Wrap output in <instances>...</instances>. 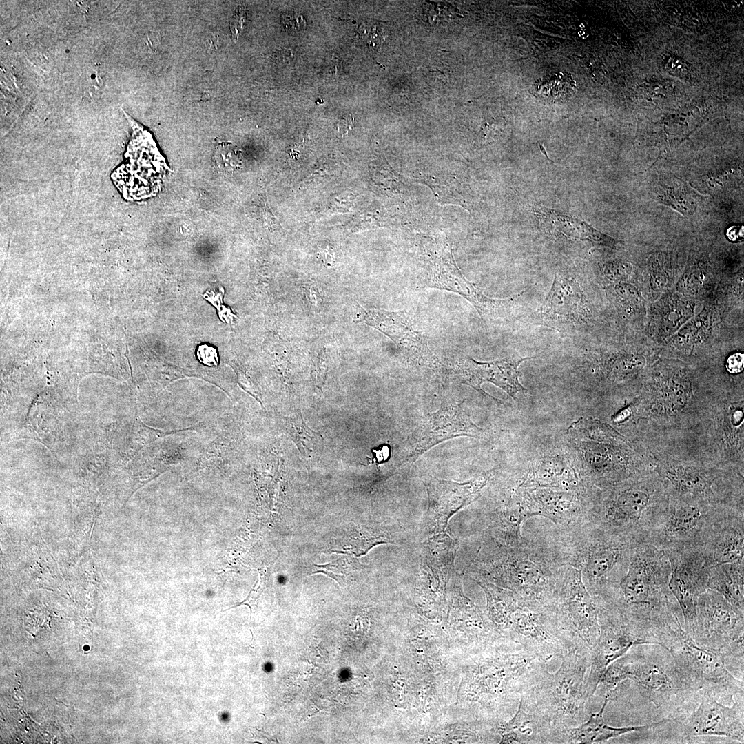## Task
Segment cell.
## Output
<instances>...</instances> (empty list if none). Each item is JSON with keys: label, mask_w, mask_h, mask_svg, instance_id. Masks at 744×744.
I'll return each instance as SVG.
<instances>
[{"label": "cell", "mask_w": 744, "mask_h": 744, "mask_svg": "<svg viewBox=\"0 0 744 744\" xmlns=\"http://www.w3.org/2000/svg\"><path fill=\"white\" fill-rule=\"evenodd\" d=\"M670 572L663 550L646 537L634 538L625 575L596 601L620 611L650 645L663 646L681 614L668 587Z\"/></svg>", "instance_id": "1"}, {"label": "cell", "mask_w": 744, "mask_h": 744, "mask_svg": "<svg viewBox=\"0 0 744 744\" xmlns=\"http://www.w3.org/2000/svg\"><path fill=\"white\" fill-rule=\"evenodd\" d=\"M471 566L473 580H484L512 591L520 606H548L560 566L548 544L524 539L515 546L488 539Z\"/></svg>", "instance_id": "2"}, {"label": "cell", "mask_w": 744, "mask_h": 744, "mask_svg": "<svg viewBox=\"0 0 744 744\" xmlns=\"http://www.w3.org/2000/svg\"><path fill=\"white\" fill-rule=\"evenodd\" d=\"M586 523L629 538L647 537L669 502L655 471L630 477L603 489Z\"/></svg>", "instance_id": "3"}, {"label": "cell", "mask_w": 744, "mask_h": 744, "mask_svg": "<svg viewBox=\"0 0 744 744\" xmlns=\"http://www.w3.org/2000/svg\"><path fill=\"white\" fill-rule=\"evenodd\" d=\"M560 530L559 541L548 543L558 564L579 570L592 597H601L614 583L612 571L627 570L633 539L588 523Z\"/></svg>", "instance_id": "4"}, {"label": "cell", "mask_w": 744, "mask_h": 744, "mask_svg": "<svg viewBox=\"0 0 744 744\" xmlns=\"http://www.w3.org/2000/svg\"><path fill=\"white\" fill-rule=\"evenodd\" d=\"M560 659V666L554 673L544 666L533 685L539 709L558 730L577 726L585 720L584 686L590 651L586 645H579L566 651Z\"/></svg>", "instance_id": "5"}, {"label": "cell", "mask_w": 744, "mask_h": 744, "mask_svg": "<svg viewBox=\"0 0 744 744\" xmlns=\"http://www.w3.org/2000/svg\"><path fill=\"white\" fill-rule=\"evenodd\" d=\"M654 470L670 498L743 510V476L737 473L673 459H657Z\"/></svg>", "instance_id": "6"}, {"label": "cell", "mask_w": 744, "mask_h": 744, "mask_svg": "<svg viewBox=\"0 0 744 744\" xmlns=\"http://www.w3.org/2000/svg\"><path fill=\"white\" fill-rule=\"evenodd\" d=\"M628 679L637 684L657 707L681 705L695 693L671 655L624 654L607 667L598 687L611 694Z\"/></svg>", "instance_id": "7"}, {"label": "cell", "mask_w": 744, "mask_h": 744, "mask_svg": "<svg viewBox=\"0 0 744 744\" xmlns=\"http://www.w3.org/2000/svg\"><path fill=\"white\" fill-rule=\"evenodd\" d=\"M416 287L451 291L468 300L482 319L491 321L508 314L521 293L507 299L484 295L467 280L455 263L451 245L445 240H428L421 245Z\"/></svg>", "instance_id": "8"}, {"label": "cell", "mask_w": 744, "mask_h": 744, "mask_svg": "<svg viewBox=\"0 0 744 744\" xmlns=\"http://www.w3.org/2000/svg\"><path fill=\"white\" fill-rule=\"evenodd\" d=\"M666 650L695 692H707L733 701L743 694V681L729 671L724 652L696 643L681 623L674 628Z\"/></svg>", "instance_id": "9"}, {"label": "cell", "mask_w": 744, "mask_h": 744, "mask_svg": "<svg viewBox=\"0 0 744 744\" xmlns=\"http://www.w3.org/2000/svg\"><path fill=\"white\" fill-rule=\"evenodd\" d=\"M547 607L570 639L591 649L599 632V606L579 570L568 566L560 567L554 595Z\"/></svg>", "instance_id": "10"}, {"label": "cell", "mask_w": 744, "mask_h": 744, "mask_svg": "<svg viewBox=\"0 0 744 744\" xmlns=\"http://www.w3.org/2000/svg\"><path fill=\"white\" fill-rule=\"evenodd\" d=\"M743 617L717 592L707 588L696 606L693 639L699 644L743 659Z\"/></svg>", "instance_id": "11"}, {"label": "cell", "mask_w": 744, "mask_h": 744, "mask_svg": "<svg viewBox=\"0 0 744 744\" xmlns=\"http://www.w3.org/2000/svg\"><path fill=\"white\" fill-rule=\"evenodd\" d=\"M736 510L669 497L665 511L646 537L664 551L700 546L714 522Z\"/></svg>", "instance_id": "12"}, {"label": "cell", "mask_w": 744, "mask_h": 744, "mask_svg": "<svg viewBox=\"0 0 744 744\" xmlns=\"http://www.w3.org/2000/svg\"><path fill=\"white\" fill-rule=\"evenodd\" d=\"M599 632L590 650V665L584 686L587 700L598 688L607 667L635 645H645L643 637L630 621L615 608L597 603Z\"/></svg>", "instance_id": "13"}, {"label": "cell", "mask_w": 744, "mask_h": 744, "mask_svg": "<svg viewBox=\"0 0 744 744\" xmlns=\"http://www.w3.org/2000/svg\"><path fill=\"white\" fill-rule=\"evenodd\" d=\"M462 436L482 439L484 431L472 421L463 402L443 404L435 412L425 415L408 436L402 446L399 465L404 467L413 464L433 446Z\"/></svg>", "instance_id": "14"}, {"label": "cell", "mask_w": 744, "mask_h": 744, "mask_svg": "<svg viewBox=\"0 0 744 744\" xmlns=\"http://www.w3.org/2000/svg\"><path fill=\"white\" fill-rule=\"evenodd\" d=\"M508 637L542 661L560 659L576 643L563 631L548 607L531 608L519 605L506 631Z\"/></svg>", "instance_id": "15"}, {"label": "cell", "mask_w": 744, "mask_h": 744, "mask_svg": "<svg viewBox=\"0 0 744 744\" xmlns=\"http://www.w3.org/2000/svg\"><path fill=\"white\" fill-rule=\"evenodd\" d=\"M671 572L669 589L681 612L684 630L693 637L698 597L707 589L710 567L700 546H689L665 551Z\"/></svg>", "instance_id": "16"}, {"label": "cell", "mask_w": 744, "mask_h": 744, "mask_svg": "<svg viewBox=\"0 0 744 744\" xmlns=\"http://www.w3.org/2000/svg\"><path fill=\"white\" fill-rule=\"evenodd\" d=\"M360 308L361 312L355 322L365 323L389 337L403 357L413 364L434 371L442 369V364L429 348L424 333L415 329L405 310L390 311Z\"/></svg>", "instance_id": "17"}, {"label": "cell", "mask_w": 744, "mask_h": 744, "mask_svg": "<svg viewBox=\"0 0 744 744\" xmlns=\"http://www.w3.org/2000/svg\"><path fill=\"white\" fill-rule=\"evenodd\" d=\"M490 476L486 473L464 482L426 477L428 506L424 525L427 534L444 532L453 515L479 497Z\"/></svg>", "instance_id": "18"}, {"label": "cell", "mask_w": 744, "mask_h": 744, "mask_svg": "<svg viewBox=\"0 0 744 744\" xmlns=\"http://www.w3.org/2000/svg\"><path fill=\"white\" fill-rule=\"evenodd\" d=\"M682 726L684 735L690 738L724 736L743 743V703L734 702L732 706H726L712 694L701 692L698 707L685 719Z\"/></svg>", "instance_id": "19"}, {"label": "cell", "mask_w": 744, "mask_h": 744, "mask_svg": "<svg viewBox=\"0 0 744 744\" xmlns=\"http://www.w3.org/2000/svg\"><path fill=\"white\" fill-rule=\"evenodd\" d=\"M499 730L501 743L548 744L559 743L562 730L555 728L539 709L533 687L521 694L517 710Z\"/></svg>", "instance_id": "20"}, {"label": "cell", "mask_w": 744, "mask_h": 744, "mask_svg": "<svg viewBox=\"0 0 744 744\" xmlns=\"http://www.w3.org/2000/svg\"><path fill=\"white\" fill-rule=\"evenodd\" d=\"M531 358H533L513 355L490 362H478L471 358H464L455 363V371L462 383L484 395L497 400L481 387L483 383L490 382L515 400L518 393L527 391L519 382L518 367L521 362Z\"/></svg>", "instance_id": "21"}, {"label": "cell", "mask_w": 744, "mask_h": 744, "mask_svg": "<svg viewBox=\"0 0 744 744\" xmlns=\"http://www.w3.org/2000/svg\"><path fill=\"white\" fill-rule=\"evenodd\" d=\"M584 312V298L579 285L573 278L558 273L535 318L539 324L564 330L580 323Z\"/></svg>", "instance_id": "22"}, {"label": "cell", "mask_w": 744, "mask_h": 744, "mask_svg": "<svg viewBox=\"0 0 744 744\" xmlns=\"http://www.w3.org/2000/svg\"><path fill=\"white\" fill-rule=\"evenodd\" d=\"M743 512L721 515L699 546L709 567L743 560Z\"/></svg>", "instance_id": "23"}, {"label": "cell", "mask_w": 744, "mask_h": 744, "mask_svg": "<svg viewBox=\"0 0 744 744\" xmlns=\"http://www.w3.org/2000/svg\"><path fill=\"white\" fill-rule=\"evenodd\" d=\"M522 495L536 516H543L562 528L586 523L591 508L567 491L536 488L524 490Z\"/></svg>", "instance_id": "24"}, {"label": "cell", "mask_w": 744, "mask_h": 744, "mask_svg": "<svg viewBox=\"0 0 744 744\" xmlns=\"http://www.w3.org/2000/svg\"><path fill=\"white\" fill-rule=\"evenodd\" d=\"M536 516L526 503L522 494H514L489 518V539L504 546H515L524 538L521 528L526 520Z\"/></svg>", "instance_id": "25"}, {"label": "cell", "mask_w": 744, "mask_h": 744, "mask_svg": "<svg viewBox=\"0 0 744 744\" xmlns=\"http://www.w3.org/2000/svg\"><path fill=\"white\" fill-rule=\"evenodd\" d=\"M610 696L605 694L600 710L590 714L589 719L579 725L567 727L561 732L559 743H601L619 736L635 732L645 731L657 725H663L668 720H663L652 724L634 727H612L605 721L603 714L610 701Z\"/></svg>", "instance_id": "26"}, {"label": "cell", "mask_w": 744, "mask_h": 744, "mask_svg": "<svg viewBox=\"0 0 744 744\" xmlns=\"http://www.w3.org/2000/svg\"><path fill=\"white\" fill-rule=\"evenodd\" d=\"M535 212L539 215L540 223L544 226V228L561 233L571 239L588 240L595 245L610 247H614L618 242L617 240L601 233L583 221L545 208H540Z\"/></svg>", "instance_id": "27"}, {"label": "cell", "mask_w": 744, "mask_h": 744, "mask_svg": "<svg viewBox=\"0 0 744 744\" xmlns=\"http://www.w3.org/2000/svg\"><path fill=\"white\" fill-rule=\"evenodd\" d=\"M743 560L714 566L709 571L707 588L721 595L744 614Z\"/></svg>", "instance_id": "28"}, {"label": "cell", "mask_w": 744, "mask_h": 744, "mask_svg": "<svg viewBox=\"0 0 744 744\" xmlns=\"http://www.w3.org/2000/svg\"><path fill=\"white\" fill-rule=\"evenodd\" d=\"M459 544L444 532L428 537L422 544V561L446 582L452 575Z\"/></svg>", "instance_id": "29"}, {"label": "cell", "mask_w": 744, "mask_h": 744, "mask_svg": "<svg viewBox=\"0 0 744 744\" xmlns=\"http://www.w3.org/2000/svg\"><path fill=\"white\" fill-rule=\"evenodd\" d=\"M474 581L486 594L490 619L506 632L513 614L519 605L516 596L512 591L487 581Z\"/></svg>", "instance_id": "30"}, {"label": "cell", "mask_w": 744, "mask_h": 744, "mask_svg": "<svg viewBox=\"0 0 744 744\" xmlns=\"http://www.w3.org/2000/svg\"><path fill=\"white\" fill-rule=\"evenodd\" d=\"M278 420L280 426L295 443L302 456L309 457L322 442V435L307 425L300 410L291 417L280 415Z\"/></svg>", "instance_id": "31"}, {"label": "cell", "mask_w": 744, "mask_h": 744, "mask_svg": "<svg viewBox=\"0 0 744 744\" xmlns=\"http://www.w3.org/2000/svg\"><path fill=\"white\" fill-rule=\"evenodd\" d=\"M342 541V550L340 553L353 555L359 557L366 554L373 546L393 543L386 532L366 526L354 524Z\"/></svg>", "instance_id": "32"}, {"label": "cell", "mask_w": 744, "mask_h": 744, "mask_svg": "<svg viewBox=\"0 0 744 744\" xmlns=\"http://www.w3.org/2000/svg\"><path fill=\"white\" fill-rule=\"evenodd\" d=\"M535 83L533 93L540 99L551 101H564L572 95L575 83L570 75L567 74L546 77Z\"/></svg>", "instance_id": "33"}, {"label": "cell", "mask_w": 744, "mask_h": 744, "mask_svg": "<svg viewBox=\"0 0 744 744\" xmlns=\"http://www.w3.org/2000/svg\"><path fill=\"white\" fill-rule=\"evenodd\" d=\"M316 567L313 574L323 573L336 581L340 586L357 576H361L366 570V566L362 564L354 557L348 556L335 560L324 565L314 564Z\"/></svg>", "instance_id": "34"}, {"label": "cell", "mask_w": 744, "mask_h": 744, "mask_svg": "<svg viewBox=\"0 0 744 744\" xmlns=\"http://www.w3.org/2000/svg\"><path fill=\"white\" fill-rule=\"evenodd\" d=\"M224 294V289L223 287H220L218 290H208L204 293L203 298L210 302L213 305L217 307L218 312L220 320L223 322L229 323L234 320V318H236V315L233 314L231 309L225 306H220L223 302V296Z\"/></svg>", "instance_id": "35"}, {"label": "cell", "mask_w": 744, "mask_h": 744, "mask_svg": "<svg viewBox=\"0 0 744 744\" xmlns=\"http://www.w3.org/2000/svg\"><path fill=\"white\" fill-rule=\"evenodd\" d=\"M196 355L198 360L209 366H216L219 363L218 355L215 347L207 344H200Z\"/></svg>", "instance_id": "36"}, {"label": "cell", "mask_w": 744, "mask_h": 744, "mask_svg": "<svg viewBox=\"0 0 744 744\" xmlns=\"http://www.w3.org/2000/svg\"><path fill=\"white\" fill-rule=\"evenodd\" d=\"M246 19L245 8L243 6L240 5L236 8L234 15L230 21V30L232 35V39L236 41L238 39L240 32L242 30L243 23Z\"/></svg>", "instance_id": "37"}, {"label": "cell", "mask_w": 744, "mask_h": 744, "mask_svg": "<svg viewBox=\"0 0 744 744\" xmlns=\"http://www.w3.org/2000/svg\"><path fill=\"white\" fill-rule=\"evenodd\" d=\"M617 293L622 298L634 303L641 300V296L637 289L633 285L626 283H621L616 285Z\"/></svg>", "instance_id": "38"}, {"label": "cell", "mask_w": 744, "mask_h": 744, "mask_svg": "<svg viewBox=\"0 0 744 744\" xmlns=\"http://www.w3.org/2000/svg\"><path fill=\"white\" fill-rule=\"evenodd\" d=\"M327 355L325 349H322L318 354L316 365L315 367V381L318 387H320L325 379L326 371H327Z\"/></svg>", "instance_id": "39"}, {"label": "cell", "mask_w": 744, "mask_h": 744, "mask_svg": "<svg viewBox=\"0 0 744 744\" xmlns=\"http://www.w3.org/2000/svg\"><path fill=\"white\" fill-rule=\"evenodd\" d=\"M630 271V266L619 263L608 266L606 270V275L610 280H621L626 278Z\"/></svg>", "instance_id": "40"}, {"label": "cell", "mask_w": 744, "mask_h": 744, "mask_svg": "<svg viewBox=\"0 0 744 744\" xmlns=\"http://www.w3.org/2000/svg\"><path fill=\"white\" fill-rule=\"evenodd\" d=\"M307 302L313 311L318 310L322 304V296L316 285H307L305 287Z\"/></svg>", "instance_id": "41"}, {"label": "cell", "mask_w": 744, "mask_h": 744, "mask_svg": "<svg viewBox=\"0 0 744 744\" xmlns=\"http://www.w3.org/2000/svg\"><path fill=\"white\" fill-rule=\"evenodd\" d=\"M725 366L727 370L732 374H737L743 371L744 366V355L741 353H736L730 355Z\"/></svg>", "instance_id": "42"}, {"label": "cell", "mask_w": 744, "mask_h": 744, "mask_svg": "<svg viewBox=\"0 0 744 744\" xmlns=\"http://www.w3.org/2000/svg\"><path fill=\"white\" fill-rule=\"evenodd\" d=\"M353 125V118L351 114L343 116L337 124V131L338 134L341 137L344 136L352 129Z\"/></svg>", "instance_id": "43"}, {"label": "cell", "mask_w": 744, "mask_h": 744, "mask_svg": "<svg viewBox=\"0 0 744 744\" xmlns=\"http://www.w3.org/2000/svg\"><path fill=\"white\" fill-rule=\"evenodd\" d=\"M318 253L319 257L327 265L331 266L334 262L335 253L329 245L320 248Z\"/></svg>", "instance_id": "44"}, {"label": "cell", "mask_w": 744, "mask_h": 744, "mask_svg": "<svg viewBox=\"0 0 744 744\" xmlns=\"http://www.w3.org/2000/svg\"><path fill=\"white\" fill-rule=\"evenodd\" d=\"M727 236L728 239L732 242L741 241L743 239V227H731L727 231Z\"/></svg>", "instance_id": "45"}]
</instances>
